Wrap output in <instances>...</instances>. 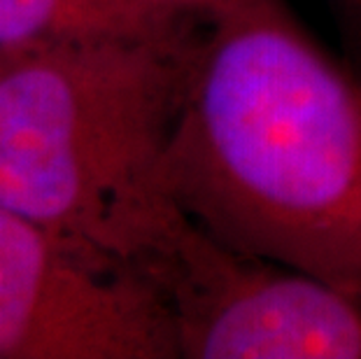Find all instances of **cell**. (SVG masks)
Wrapping results in <instances>:
<instances>
[{
    "instance_id": "6da1fadb",
    "label": "cell",
    "mask_w": 361,
    "mask_h": 359,
    "mask_svg": "<svg viewBox=\"0 0 361 359\" xmlns=\"http://www.w3.org/2000/svg\"><path fill=\"white\" fill-rule=\"evenodd\" d=\"M164 182L224 245L361 292V78L287 0L207 7Z\"/></svg>"
},
{
    "instance_id": "7a4b0ae2",
    "label": "cell",
    "mask_w": 361,
    "mask_h": 359,
    "mask_svg": "<svg viewBox=\"0 0 361 359\" xmlns=\"http://www.w3.org/2000/svg\"><path fill=\"white\" fill-rule=\"evenodd\" d=\"M201 19L12 51L0 73V203L154 282L194 226L164 162Z\"/></svg>"
},
{
    "instance_id": "3957f363",
    "label": "cell",
    "mask_w": 361,
    "mask_h": 359,
    "mask_svg": "<svg viewBox=\"0 0 361 359\" xmlns=\"http://www.w3.org/2000/svg\"><path fill=\"white\" fill-rule=\"evenodd\" d=\"M187 359H361V292L243 255L201 226L154 280Z\"/></svg>"
},
{
    "instance_id": "277c9868",
    "label": "cell",
    "mask_w": 361,
    "mask_h": 359,
    "mask_svg": "<svg viewBox=\"0 0 361 359\" xmlns=\"http://www.w3.org/2000/svg\"><path fill=\"white\" fill-rule=\"evenodd\" d=\"M0 357L173 359V315L142 276L0 203Z\"/></svg>"
},
{
    "instance_id": "5b68a950",
    "label": "cell",
    "mask_w": 361,
    "mask_h": 359,
    "mask_svg": "<svg viewBox=\"0 0 361 359\" xmlns=\"http://www.w3.org/2000/svg\"><path fill=\"white\" fill-rule=\"evenodd\" d=\"M212 0H0V51L171 33Z\"/></svg>"
},
{
    "instance_id": "8992f818",
    "label": "cell",
    "mask_w": 361,
    "mask_h": 359,
    "mask_svg": "<svg viewBox=\"0 0 361 359\" xmlns=\"http://www.w3.org/2000/svg\"><path fill=\"white\" fill-rule=\"evenodd\" d=\"M331 5L352 42L361 47V0H331Z\"/></svg>"
},
{
    "instance_id": "52a82bcc",
    "label": "cell",
    "mask_w": 361,
    "mask_h": 359,
    "mask_svg": "<svg viewBox=\"0 0 361 359\" xmlns=\"http://www.w3.org/2000/svg\"><path fill=\"white\" fill-rule=\"evenodd\" d=\"M10 56H12V54H7V51H0V73H3V71H5V66L10 63Z\"/></svg>"
}]
</instances>
